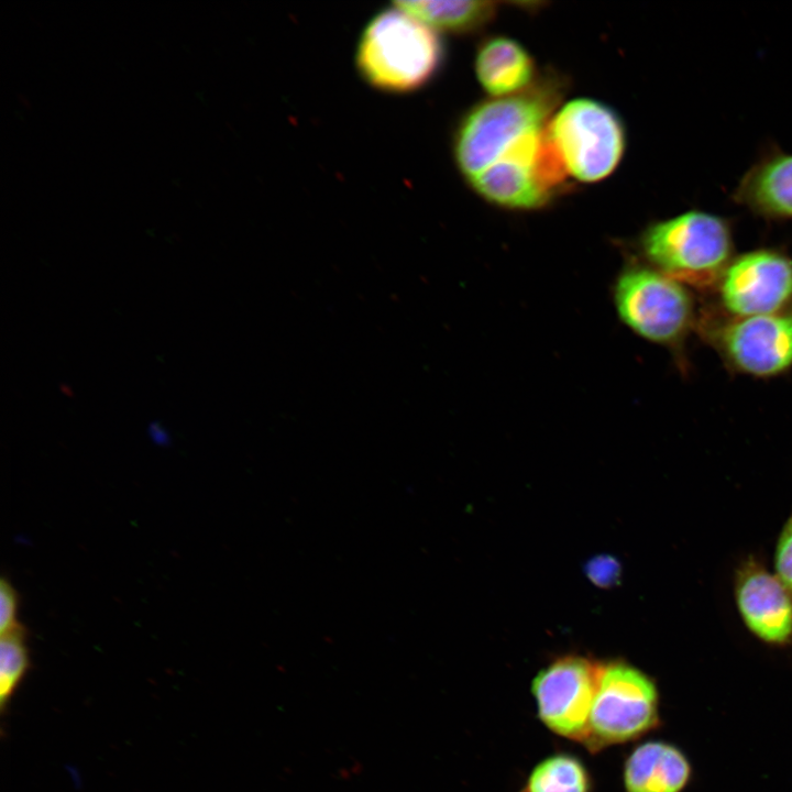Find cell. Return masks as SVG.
Returning a JSON list of instances; mask_svg holds the SVG:
<instances>
[{
    "instance_id": "277c9868",
    "label": "cell",
    "mask_w": 792,
    "mask_h": 792,
    "mask_svg": "<svg viewBox=\"0 0 792 792\" xmlns=\"http://www.w3.org/2000/svg\"><path fill=\"white\" fill-rule=\"evenodd\" d=\"M546 133L569 176L593 184L610 176L627 145L622 117L593 98H575L552 114Z\"/></svg>"
},
{
    "instance_id": "8992f818",
    "label": "cell",
    "mask_w": 792,
    "mask_h": 792,
    "mask_svg": "<svg viewBox=\"0 0 792 792\" xmlns=\"http://www.w3.org/2000/svg\"><path fill=\"white\" fill-rule=\"evenodd\" d=\"M613 299L623 323L659 345L676 348L695 323L686 287L650 265L626 266L614 284Z\"/></svg>"
},
{
    "instance_id": "7a4b0ae2",
    "label": "cell",
    "mask_w": 792,
    "mask_h": 792,
    "mask_svg": "<svg viewBox=\"0 0 792 792\" xmlns=\"http://www.w3.org/2000/svg\"><path fill=\"white\" fill-rule=\"evenodd\" d=\"M354 59L370 87L404 95L420 90L438 76L446 48L439 32L393 4L369 20Z\"/></svg>"
},
{
    "instance_id": "ffe728a7",
    "label": "cell",
    "mask_w": 792,
    "mask_h": 792,
    "mask_svg": "<svg viewBox=\"0 0 792 792\" xmlns=\"http://www.w3.org/2000/svg\"><path fill=\"white\" fill-rule=\"evenodd\" d=\"M586 573L596 585L609 586L617 580L619 569L613 558L596 557L587 564Z\"/></svg>"
},
{
    "instance_id": "6da1fadb",
    "label": "cell",
    "mask_w": 792,
    "mask_h": 792,
    "mask_svg": "<svg viewBox=\"0 0 792 792\" xmlns=\"http://www.w3.org/2000/svg\"><path fill=\"white\" fill-rule=\"evenodd\" d=\"M566 91L554 73L539 76L526 90L482 100L459 119L452 135V156L468 184L524 135L543 130Z\"/></svg>"
},
{
    "instance_id": "5b68a950",
    "label": "cell",
    "mask_w": 792,
    "mask_h": 792,
    "mask_svg": "<svg viewBox=\"0 0 792 792\" xmlns=\"http://www.w3.org/2000/svg\"><path fill=\"white\" fill-rule=\"evenodd\" d=\"M568 176L543 129L524 135L468 186L495 207L534 211L564 191Z\"/></svg>"
},
{
    "instance_id": "ac0fdd59",
    "label": "cell",
    "mask_w": 792,
    "mask_h": 792,
    "mask_svg": "<svg viewBox=\"0 0 792 792\" xmlns=\"http://www.w3.org/2000/svg\"><path fill=\"white\" fill-rule=\"evenodd\" d=\"M776 575L792 593V516L784 524L774 552Z\"/></svg>"
},
{
    "instance_id": "8fae6325",
    "label": "cell",
    "mask_w": 792,
    "mask_h": 792,
    "mask_svg": "<svg viewBox=\"0 0 792 792\" xmlns=\"http://www.w3.org/2000/svg\"><path fill=\"white\" fill-rule=\"evenodd\" d=\"M735 600L745 625L760 640L779 646L792 641V593L752 559L736 573Z\"/></svg>"
},
{
    "instance_id": "3957f363",
    "label": "cell",
    "mask_w": 792,
    "mask_h": 792,
    "mask_svg": "<svg viewBox=\"0 0 792 792\" xmlns=\"http://www.w3.org/2000/svg\"><path fill=\"white\" fill-rule=\"evenodd\" d=\"M639 246L650 266L701 290L716 288L734 258L728 222L701 210L650 223L639 238Z\"/></svg>"
},
{
    "instance_id": "52a82bcc",
    "label": "cell",
    "mask_w": 792,
    "mask_h": 792,
    "mask_svg": "<svg viewBox=\"0 0 792 792\" xmlns=\"http://www.w3.org/2000/svg\"><path fill=\"white\" fill-rule=\"evenodd\" d=\"M659 722V693L641 670L614 661L602 666L585 744L591 749L636 739Z\"/></svg>"
},
{
    "instance_id": "9c48e42d",
    "label": "cell",
    "mask_w": 792,
    "mask_h": 792,
    "mask_svg": "<svg viewBox=\"0 0 792 792\" xmlns=\"http://www.w3.org/2000/svg\"><path fill=\"white\" fill-rule=\"evenodd\" d=\"M601 668L584 657L565 656L538 672L531 693L549 730L585 743Z\"/></svg>"
},
{
    "instance_id": "30bf717a",
    "label": "cell",
    "mask_w": 792,
    "mask_h": 792,
    "mask_svg": "<svg viewBox=\"0 0 792 792\" xmlns=\"http://www.w3.org/2000/svg\"><path fill=\"white\" fill-rule=\"evenodd\" d=\"M716 289L728 317H752L792 309V260L760 249L734 257Z\"/></svg>"
},
{
    "instance_id": "ba28073f",
    "label": "cell",
    "mask_w": 792,
    "mask_h": 792,
    "mask_svg": "<svg viewBox=\"0 0 792 792\" xmlns=\"http://www.w3.org/2000/svg\"><path fill=\"white\" fill-rule=\"evenodd\" d=\"M703 334L737 372L771 377L792 367V309L708 320Z\"/></svg>"
},
{
    "instance_id": "e0dca14e",
    "label": "cell",
    "mask_w": 792,
    "mask_h": 792,
    "mask_svg": "<svg viewBox=\"0 0 792 792\" xmlns=\"http://www.w3.org/2000/svg\"><path fill=\"white\" fill-rule=\"evenodd\" d=\"M31 668L26 628L20 624L0 638V706L6 711Z\"/></svg>"
},
{
    "instance_id": "2e32d148",
    "label": "cell",
    "mask_w": 792,
    "mask_h": 792,
    "mask_svg": "<svg viewBox=\"0 0 792 792\" xmlns=\"http://www.w3.org/2000/svg\"><path fill=\"white\" fill-rule=\"evenodd\" d=\"M591 778L574 756L558 754L541 760L531 770L525 792H590Z\"/></svg>"
},
{
    "instance_id": "d6986e66",
    "label": "cell",
    "mask_w": 792,
    "mask_h": 792,
    "mask_svg": "<svg viewBox=\"0 0 792 792\" xmlns=\"http://www.w3.org/2000/svg\"><path fill=\"white\" fill-rule=\"evenodd\" d=\"M20 597L9 579L0 581V634H3L21 623L18 619Z\"/></svg>"
},
{
    "instance_id": "9a60e30c",
    "label": "cell",
    "mask_w": 792,
    "mask_h": 792,
    "mask_svg": "<svg viewBox=\"0 0 792 792\" xmlns=\"http://www.w3.org/2000/svg\"><path fill=\"white\" fill-rule=\"evenodd\" d=\"M393 4L437 32L470 34L487 25L497 13L493 1H395Z\"/></svg>"
},
{
    "instance_id": "7c38bea8",
    "label": "cell",
    "mask_w": 792,
    "mask_h": 792,
    "mask_svg": "<svg viewBox=\"0 0 792 792\" xmlns=\"http://www.w3.org/2000/svg\"><path fill=\"white\" fill-rule=\"evenodd\" d=\"M474 72L479 84L492 98L521 92L539 77L529 51L517 40L502 34L480 43Z\"/></svg>"
},
{
    "instance_id": "4fadbf2b",
    "label": "cell",
    "mask_w": 792,
    "mask_h": 792,
    "mask_svg": "<svg viewBox=\"0 0 792 792\" xmlns=\"http://www.w3.org/2000/svg\"><path fill=\"white\" fill-rule=\"evenodd\" d=\"M733 196L759 216L792 218V154L777 153L759 161L743 176Z\"/></svg>"
},
{
    "instance_id": "5bb4252c",
    "label": "cell",
    "mask_w": 792,
    "mask_h": 792,
    "mask_svg": "<svg viewBox=\"0 0 792 792\" xmlns=\"http://www.w3.org/2000/svg\"><path fill=\"white\" fill-rule=\"evenodd\" d=\"M686 756L666 741H646L625 761L626 792H681L691 778Z\"/></svg>"
}]
</instances>
